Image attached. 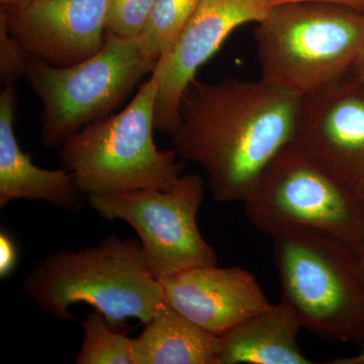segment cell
Listing matches in <instances>:
<instances>
[{
  "mask_svg": "<svg viewBox=\"0 0 364 364\" xmlns=\"http://www.w3.org/2000/svg\"><path fill=\"white\" fill-rule=\"evenodd\" d=\"M202 0H156L139 35L145 56L157 62L191 20Z\"/></svg>",
  "mask_w": 364,
  "mask_h": 364,
  "instance_id": "2e32d148",
  "label": "cell"
},
{
  "mask_svg": "<svg viewBox=\"0 0 364 364\" xmlns=\"http://www.w3.org/2000/svg\"><path fill=\"white\" fill-rule=\"evenodd\" d=\"M301 97L268 83L193 81L172 136L184 161L202 167L218 202L245 203L275 156L294 142Z\"/></svg>",
  "mask_w": 364,
  "mask_h": 364,
  "instance_id": "6da1fadb",
  "label": "cell"
},
{
  "mask_svg": "<svg viewBox=\"0 0 364 364\" xmlns=\"http://www.w3.org/2000/svg\"><path fill=\"white\" fill-rule=\"evenodd\" d=\"M82 345L74 358L77 364H136L133 339L112 329L104 315L95 310L81 322Z\"/></svg>",
  "mask_w": 364,
  "mask_h": 364,
  "instance_id": "e0dca14e",
  "label": "cell"
},
{
  "mask_svg": "<svg viewBox=\"0 0 364 364\" xmlns=\"http://www.w3.org/2000/svg\"><path fill=\"white\" fill-rule=\"evenodd\" d=\"M356 255H358L359 267H360L361 273H363L364 277V236L363 242H361L360 247H359Z\"/></svg>",
  "mask_w": 364,
  "mask_h": 364,
  "instance_id": "d4e9b609",
  "label": "cell"
},
{
  "mask_svg": "<svg viewBox=\"0 0 364 364\" xmlns=\"http://www.w3.org/2000/svg\"><path fill=\"white\" fill-rule=\"evenodd\" d=\"M272 9L267 0H202L152 75L159 83L155 130L173 136L181 122V105L196 72L212 58L237 28L259 23Z\"/></svg>",
  "mask_w": 364,
  "mask_h": 364,
  "instance_id": "9c48e42d",
  "label": "cell"
},
{
  "mask_svg": "<svg viewBox=\"0 0 364 364\" xmlns=\"http://www.w3.org/2000/svg\"><path fill=\"white\" fill-rule=\"evenodd\" d=\"M23 289L57 320H76L71 306L87 304L114 330L127 327L131 318L146 324L164 301L161 282L141 242L114 234L92 247L46 256L36 263Z\"/></svg>",
  "mask_w": 364,
  "mask_h": 364,
  "instance_id": "7a4b0ae2",
  "label": "cell"
},
{
  "mask_svg": "<svg viewBox=\"0 0 364 364\" xmlns=\"http://www.w3.org/2000/svg\"><path fill=\"white\" fill-rule=\"evenodd\" d=\"M254 38L261 79L303 97L350 72L364 42V14L325 2L277 4Z\"/></svg>",
  "mask_w": 364,
  "mask_h": 364,
  "instance_id": "277c9868",
  "label": "cell"
},
{
  "mask_svg": "<svg viewBox=\"0 0 364 364\" xmlns=\"http://www.w3.org/2000/svg\"><path fill=\"white\" fill-rule=\"evenodd\" d=\"M133 339L136 364H218L221 339L163 301Z\"/></svg>",
  "mask_w": 364,
  "mask_h": 364,
  "instance_id": "9a60e30c",
  "label": "cell"
},
{
  "mask_svg": "<svg viewBox=\"0 0 364 364\" xmlns=\"http://www.w3.org/2000/svg\"><path fill=\"white\" fill-rule=\"evenodd\" d=\"M244 207L251 224L272 237L316 232L355 253L363 242V198L294 143L272 160Z\"/></svg>",
  "mask_w": 364,
  "mask_h": 364,
  "instance_id": "52a82bcc",
  "label": "cell"
},
{
  "mask_svg": "<svg viewBox=\"0 0 364 364\" xmlns=\"http://www.w3.org/2000/svg\"><path fill=\"white\" fill-rule=\"evenodd\" d=\"M355 189L364 176V82L351 72L301 97L294 142Z\"/></svg>",
  "mask_w": 364,
  "mask_h": 364,
  "instance_id": "30bf717a",
  "label": "cell"
},
{
  "mask_svg": "<svg viewBox=\"0 0 364 364\" xmlns=\"http://www.w3.org/2000/svg\"><path fill=\"white\" fill-rule=\"evenodd\" d=\"M16 85L0 92V207L18 200L47 202L69 212L83 207V195L65 168L48 170L33 164L14 134Z\"/></svg>",
  "mask_w": 364,
  "mask_h": 364,
  "instance_id": "4fadbf2b",
  "label": "cell"
},
{
  "mask_svg": "<svg viewBox=\"0 0 364 364\" xmlns=\"http://www.w3.org/2000/svg\"><path fill=\"white\" fill-rule=\"evenodd\" d=\"M31 55L14 39L7 28L6 16L0 11V81L1 85H16L25 77Z\"/></svg>",
  "mask_w": 364,
  "mask_h": 364,
  "instance_id": "d6986e66",
  "label": "cell"
},
{
  "mask_svg": "<svg viewBox=\"0 0 364 364\" xmlns=\"http://www.w3.org/2000/svg\"><path fill=\"white\" fill-rule=\"evenodd\" d=\"M33 1V0H0V4H1V9L7 11L26 6Z\"/></svg>",
  "mask_w": 364,
  "mask_h": 364,
  "instance_id": "cb8c5ba5",
  "label": "cell"
},
{
  "mask_svg": "<svg viewBox=\"0 0 364 364\" xmlns=\"http://www.w3.org/2000/svg\"><path fill=\"white\" fill-rule=\"evenodd\" d=\"M350 72L359 80L364 82V42L358 57H356L355 61H354L353 65L351 67Z\"/></svg>",
  "mask_w": 364,
  "mask_h": 364,
  "instance_id": "7402d4cb",
  "label": "cell"
},
{
  "mask_svg": "<svg viewBox=\"0 0 364 364\" xmlns=\"http://www.w3.org/2000/svg\"><path fill=\"white\" fill-rule=\"evenodd\" d=\"M156 0H112L105 32L122 37L140 35Z\"/></svg>",
  "mask_w": 364,
  "mask_h": 364,
  "instance_id": "ac0fdd59",
  "label": "cell"
},
{
  "mask_svg": "<svg viewBox=\"0 0 364 364\" xmlns=\"http://www.w3.org/2000/svg\"><path fill=\"white\" fill-rule=\"evenodd\" d=\"M160 282L167 304L218 337L272 305L252 273L241 267H196Z\"/></svg>",
  "mask_w": 364,
  "mask_h": 364,
  "instance_id": "7c38bea8",
  "label": "cell"
},
{
  "mask_svg": "<svg viewBox=\"0 0 364 364\" xmlns=\"http://www.w3.org/2000/svg\"><path fill=\"white\" fill-rule=\"evenodd\" d=\"M282 299L303 327L336 342H364V277L356 253L316 232L273 236Z\"/></svg>",
  "mask_w": 364,
  "mask_h": 364,
  "instance_id": "5b68a950",
  "label": "cell"
},
{
  "mask_svg": "<svg viewBox=\"0 0 364 364\" xmlns=\"http://www.w3.org/2000/svg\"><path fill=\"white\" fill-rule=\"evenodd\" d=\"M112 1L33 0L13 11H1L9 33L31 56L65 67L102 49Z\"/></svg>",
  "mask_w": 364,
  "mask_h": 364,
  "instance_id": "8fae6325",
  "label": "cell"
},
{
  "mask_svg": "<svg viewBox=\"0 0 364 364\" xmlns=\"http://www.w3.org/2000/svg\"><path fill=\"white\" fill-rule=\"evenodd\" d=\"M158 88L151 74L123 111L88 124L59 148L62 166L83 195L168 191L182 176L186 161L177 160L176 150L154 143Z\"/></svg>",
  "mask_w": 364,
  "mask_h": 364,
  "instance_id": "3957f363",
  "label": "cell"
},
{
  "mask_svg": "<svg viewBox=\"0 0 364 364\" xmlns=\"http://www.w3.org/2000/svg\"><path fill=\"white\" fill-rule=\"evenodd\" d=\"M270 6H277V4H289V2H325V4H338L358 13L364 14V0H267Z\"/></svg>",
  "mask_w": 364,
  "mask_h": 364,
  "instance_id": "44dd1931",
  "label": "cell"
},
{
  "mask_svg": "<svg viewBox=\"0 0 364 364\" xmlns=\"http://www.w3.org/2000/svg\"><path fill=\"white\" fill-rule=\"evenodd\" d=\"M139 36L105 33L102 49L73 65L53 66L31 56L25 77L42 102V143L58 149L88 124L109 117L156 66Z\"/></svg>",
  "mask_w": 364,
  "mask_h": 364,
  "instance_id": "8992f818",
  "label": "cell"
},
{
  "mask_svg": "<svg viewBox=\"0 0 364 364\" xmlns=\"http://www.w3.org/2000/svg\"><path fill=\"white\" fill-rule=\"evenodd\" d=\"M303 327L284 299L225 333L218 364H311L299 347Z\"/></svg>",
  "mask_w": 364,
  "mask_h": 364,
  "instance_id": "5bb4252c",
  "label": "cell"
},
{
  "mask_svg": "<svg viewBox=\"0 0 364 364\" xmlns=\"http://www.w3.org/2000/svg\"><path fill=\"white\" fill-rule=\"evenodd\" d=\"M328 364H364V349L355 355L335 358L326 361Z\"/></svg>",
  "mask_w": 364,
  "mask_h": 364,
  "instance_id": "603a6c76",
  "label": "cell"
},
{
  "mask_svg": "<svg viewBox=\"0 0 364 364\" xmlns=\"http://www.w3.org/2000/svg\"><path fill=\"white\" fill-rule=\"evenodd\" d=\"M205 182L184 174L168 191L136 189L88 196V205L107 220H122L135 230L159 279L189 268L217 264L214 248L198 227Z\"/></svg>",
  "mask_w": 364,
  "mask_h": 364,
  "instance_id": "ba28073f",
  "label": "cell"
},
{
  "mask_svg": "<svg viewBox=\"0 0 364 364\" xmlns=\"http://www.w3.org/2000/svg\"><path fill=\"white\" fill-rule=\"evenodd\" d=\"M18 248L11 236L2 230L0 232V277L6 279L18 263Z\"/></svg>",
  "mask_w": 364,
  "mask_h": 364,
  "instance_id": "ffe728a7",
  "label": "cell"
},
{
  "mask_svg": "<svg viewBox=\"0 0 364 364\" xmlns=\"http://www.w3.org/2000/svg\"><path fill=\"white\" fill-rule=\"evenodd\" d=\"M355 191L364 200V176L363 177V179H361L360 182H359L358 184V186H356Z\"/></svg>",
  "mask_w": 364,
  "mask_h": 364,
  "instance_id": "484cf974",
  "label": "cell"
}]
</instances>
